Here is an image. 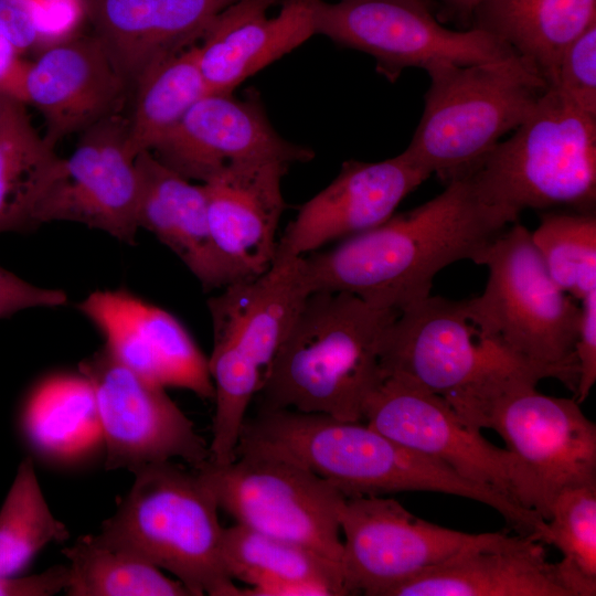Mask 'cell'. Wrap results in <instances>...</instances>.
Here are the masks:
<instances>
[{"label": "cell", "instance_id": "obj_1", "mask_svg": "<svg viewBox=\"0 0 596 596\" xmlns=\"http://www.w3.org/2000/svg\"><path fill=\"white\" fill-rule=\"evenodd\" d=\"M519 214L487 203L468 177L407 212L302 256L309 292H350L401 311L430 295L435 276L465 259L478 263Z\"/></svg>", "mask_w": 596, "mask_h": 596}, {"label": "cell", "instance_id": "obj_2", "mask_svg": "<svg viewBox=\"0 0 596 596\" xmlns=\"http://www.w3.org/2000/svg\"><path fill=\"white\" fill-rule=\"evenodd\" d=\"M240 455H266L298 464L345 498L439 492L487 504L510 528H520L529 519L528 510L504 493L464 478L365 422L294 409H258L245 419L235 449V457Z\"/></svg>", "mask_w": 596, "mask_h": 596}, {"label": "cell", "instance_id": "obj_3", "mask_svg": "<svg viewBox=\"0 0 596 596\" xmlns=\"http://www.w3.org/2000/svg\"><path fill=\"white\" fill-rule=\"evenodd\" d=\"M397 313L350 292H309L264 375L258 409L363 422L385 379L383 342Z\"/></svg>", "mask_w": 596, "mask_h": 596}, {"label": "cell", "instance_id": "obj_4", "mask_svg": "<svg viewBox=\"0 0 596 596\" xmlns=\"http://www.w3.org/2000/svg\"><path fill=\"white\" fill-rule=\"evenodd\" d=\"M131 472L129 492L94 541L168 571L191 596H241L223 561L220 508L198 473L171 460Z\"/></svg>", "mask_w": 596, "mask_h": 596}, {"label": "cell", "instance_id": "obj_5", "mask_svg": "<svg viewBox=\"0 0 596 596\" xmlns=\"http://www.w3.org/2000/svg\"><path fill=\"white\" fill-rule=\"evenodd\" d=\"M421 120L405 153L444 182L466 177L530 115L549 84L518 53L428 68Z\"/></svg>", "mask_w": 596, "mask_h": 596}, {"label": "cell", "instance_id": "obj_6", "mask_svg": "<svg viewBox=\"0 0 596 596\" xmlns=\"http://www.w3.org/2000/svg\"><path fill=\"white\" fill-rule=\"evenodd\" d=\"M513 379L445 396L470 426L497 432L513 456L520 505L545 521L564 489L596 483V425L575 398Z\"/></svg>", "mask_w": 596, "mask_h": 596}, {"label": "cell", "instance_id": "obj_7", "mask_svg": "<svg viewBox=\"0 0 596 596\" xmlns=\"http://www.w3.org/2000/svg\"><path fill=\"white\" fill-rule=\"evenodd\" d=\"M466 177L487 203L519 215L556 206L595 212L596 116L549 86L512 136Z\"/></svg>", "mask_w": 596, "mask_h": 596}, {"label": "cell", "instance_id": "obj_8", "mask_svg": "<svg viewBox=\"0 0 596 596\" xmlns=\"http://www.w3.org/2000/svg\"><path fill=\"white\" fill-rule=\"evenodd\" d=\"M477 264L488 268V279L479 296L464 299L470 320L517 356L555 371L575 394L581 306L554 283L531 232L512 223Z\"/></svg>", "mask_w": 596, "mask_h": 596}, {"label": "cell", "instance_id": "obj_9", "mask_svg": "<svg viewBox=\"0 0 596 596\" xmlns=\"http://www.w3.org/2000/svg\"><path fill=\"white\" fill-rule=\"evenodd\" d=\"M382 365L385 377L443 397L513 379L561 382L555 371L486 337L468 317L464 300L432 295L398 311L384 338Z\"/></svg>", "mask_w": 596, "mask_h": 596}, {"label": "cell", "instance_id": "obj_10", "mask_svg": "<svg viewBox=\"0 0 596 596\" xmlns=\"http://www.w3.org/2000/svg\"><path fill=\"white\" fill-rule=\"evenodd\" d=\"M194 471L236 523L302 545L342 566L340 513L345 497L329 481L266 455H240L225 465L206 460Z\"/></svg>", "mask_w": 596, "mask_h": 596}, {"label": "cell", "instance_id": "obj_11", "mask_svg": "<svg viewBox=\"0 0 596 596\" xmlns=\"http://www.w3.org/2000/svg\"><path fill=\"white\" fill-rule=\"evenodd\" d=\"M316 32L366 53L376 70L395 82L411 67L475 64L505 58L515 52L494 35L472 28L443 26L421 0H318Z\"/></svg>", "mask_w": 596, "mask_h": 596}, {"label": "cell", "instance_id": "obj_12", "mask_svg": "<svg viewBox=\"0 0 596 596\" xmlns=\"http://www.w3.org/2000/svg\"><path fill=\"white\" fill-rule=\"evenodd\" d=\"M103 435L107 470L180 458L200 467L210 449L166 387L121 363L105 345L78 364Z\"/></svg>", "mask_w": 596, "mask_h": 596}, {"label": "cell", "instance_id": "obj_13", "mask_svg": "<svg viewBox=\"0 0 596 596\" xmlns=\"http://www.w3.org/2000/svg\"><path fill=\"white\" fill-rule=\"evenodd\" d=\"M340 530L348 590L366 596H385L402 582L493 535L437 525L383 496L345 498Z\"/></svg>", "mask_w": 596, "mask_h": 596}, {"label": "cell", "instance_id": "obj_14", "mask_svg": "<svg viewBox=\"0 0 596 596\" xmlns=\"http://www.w3.org/2000/svg\"><path fill=\"white\" fill-rule=\"evenodd\" d=\"M363 422L518 503L512 454L468 425L443 396L406 380L386 376L368 400Z\"/></svg>", "mask_w": 596, "mask_h": 596}, {"label": "cell", "instance_id": "obj_15", "mask_svg": "<svg viewBox=\"0 0 596 596\" xmlns=\"http://www.w3.org/2000/svg\"><path fill=\"white\" fill-rule=\"evenodd\" d=\"M127 120L117 115L84 131L40 204L38 223L71 221L135 244L139 177L126 146Z\"/></svg>", "mask_w": 596, "mask_h": 596}, {"label": "cell", "instance_id": "obj_16", "mask_svg": "<svg viewBox=\"0 0 596 596\" xmlns=\"http://www.w3.org/2000/svg\"><path fill=\"white\" fill-rule=\"evenodd\" d=\"M308 295L302 256L275 255L265 273L221 288L207 301L213 327L209 364L263 382Z\"/></svg>", "mask_w": 596, "mask_h": 596}, {"label": "cell", "instance_id": "obj_17", "mask_svg": "<svg viewBox=\"0 0 596 596\" xmlns=\"http://www.w3.org/2000/svg\"><path fill=\"white\" fill-rule=\"evenodd\" d=\"M167 167L201 183L245 161L307 162L313 152L283 138L254 95L207 93L150 150Z\"/></svg>", "mask_w": 596, "mask_h": 596}, {"label": "cell", "instance_id": "obj_18", "mask_svg": "<svg viewBox=\"0 0 596 596\" xmlns=\"http://www.w3.org/2000/svg\"><path fill=\"white\" fill-rule=\"evenodd\" d=\"M429 177L405 151L376 162H343L331 183L300 206L276 255L306 256L382 224Z\"/></svg>", "mask_w": 596, "mask_h": 596}, {"label": "cell", "instance_id": "obj_19", "mask_svg": "<svg viewBox=\"0 0 596 596\" xmlns=\"http://www.w3.org/2000/svg\"><path fill=\"white\" fill-rule=\"evenodd\" d=\"M78 308L131 370L163 387L214 398L207 359L174 316L124 289L94 291Z\"/></svg>", "mask_w": 596, "mask_h": 596}, {"label": "cell", "instance_id": "obj_20", "mask_svg": "<svg viewBox=\"0 0 596 596\" xmlns=\"http://www.w3.org/2000/svg\"><path fill=\"white\" fill-rule=\"evenodd\" d=\"M127 85L104 42L84 38L57 43L25 63L18 98L40 110L43 137L55 147L62 138L116 115Z\"/></svg>", "mask_w": 596, "mask_h": 596}, {"label": "cell", "instance_id": "obj_21", "mask_svg": "<svg viewBox=\"0 0 596 596\" xmlns=\"http://www.w3.org/2000/svg\"><path fill=\"white\" fill-rule=\"evenodd\" d=\"M288 167L279 161L236 162L202 183L213 243L235 281L265 273L274 262Z\"/></svg>", "mask_w": 596, "mask_h": 596}, {"label": "cell", "instance_id": "obj_22", "mask_svg": "<svg viewBox=\"0 0 596 596\" xmlns=\"http://www.w3.org/2000/svg\"><path fill=\"white\" fill-rule=\"evenodd\" d=\"M241 0L221 12L202 35L198 62L209 93L232 94L245 79L294 51L316 32L318 0Z\"/></svg>", "mask_w": 596, "mask_h": 596}, {"label": "cell", "instance_id": "obj_23", "mask_svg": "<svg viewBox=\"0 0 596 596\" xmlns=\"http://www.w3.org/2000/svg\"><path fill=\"white\" fill-rule=\"evenodd\" d=\"M385 596H571L540 541L493 532Z\"/></svg>", "mask_w": 596, "mask_h": 596}, {"label": "cell", "instance_id": "obj_24", "mask_svg": "<svg viewBox=\"0 0 596 596\" xmlns=\"http://www.w3.org/2000/svg\"><path fill=\"white\" fill-rule=\"evenodd\" d=\"M135 164L139 228L168 246L205 290H220L235 281L213 243L202 183H191L148 150L137 155Z\"/></svg>", "mask_w": 596, "mask_h": 596}, {"label": "cell", "instance_id": "obj_25", "mask_svg": "<svg viewBox=\"0 0 596 596\" xmlns=\"http://www.w3.org/2000/svg\"><path fill=\"white\" fill-rule=\"evenodd\" d=\"M223 561L233 581L247 584L241 596L350 595L339 563L240 523L224 528Z\"/></svg>", "mask_w": 596, "mask_h": 596}, {"label": "cell", "instance_id": "obj_26", "mask_svg": "<svg viewBox=\"0 0 596 596\" xmlns=\"http://www.w3.org/2000/svg\"><path fill=\"white\" fill-rule=\"evenodd\" d=\"M472 15L473 28L530 60L550 84L565 49L596 22V0H487Z\"/></svg>", "mask_w": 596, "mask_h": 596}, {"label": "cell", "instance_id": "obj_27", "mask_svg": "<svg viewBox=\"0 0 596 596\" xmlns=\"http://www.w3.org/2000/svg\"><path fill=\"white\" fill-rule=\"evenodd\" d=\"M62 160L34 128L25 103L2 92L0 232H26L40 226L38 211Z\"/></svg>", "mask_w": 596, "mask_h": 596}, {"label": "cell", "instance_id": "obj_28", "mask_svg": "<svg viewBox=\"0 0 596 596\" xmlns=\"http://www.w3.org/2000/svg\"><path fill=\"white\" fill-rule=\"evenodd\" d=\"M138 85L127 120L126 146L132 157L152 148L207 94L198 62V47L179 51L150 66Z\"/></svg>", "mask_w": 596, "mask_h": 596}, {"label": "cell", "instance_id": "obj_29", "mask_svg": "<svg viewBox=\"0 0 596 596\" xmlns=\"http://www.w3.org/2000/svg\"><path fill=\"white\" fill-rule=\"evenodd\" d=\"M63 554L70 561V596H191L178 579L126 553L81 536Z\"/></svg>", "mask_w": 596, "mask_h": 596}, {"label": "cell", "instance_id": "obj_30", "mask_svg": "<svg viewBox=\"0 0 596 596\" xmlns=\"http://www.w3.org/2000/svg\"><path fill=\"white\" fill-rule=\"evenodd\" d=\"M67 538L43 496L33 460L24 458L0 509V576L19 575L47 543Z\"/></svg>", "mask_w": 596, "mask_h": 596}, {"label": "cell", "instance_id": "obj_31", "mask_svg": "<svg viewBox=\"0 0 596 596\" xmlns=\"http://www.w3.org/2000/svg\"><path fill=\"white\" fill-rule=\"evenodd\" d=\"M546 542L563 557L555 563L571 596L596 595V483L564 489L546 520Z\"/></svg>", "mask_w": 596, "mask_h": 596}, {"label": "cell", "instance_id": "obj_32", "mask_svg": "<svg viewBox=\"0 0 596 596\" xmlns=\"http://www.w3.org/2000/svg\"><path fill=\"white\" fill-rule=\"evenodd\" d=\"M531 237L563 291L581 301L596 290L595 212H544Z\"/></svg>", "mask_w": 596, "mask_h": 596}, {"label": "cell", "instance_id": "obj_33", "mask_svg": "<svg viewBox=\"0 0 596 596\" xmlns=\"http://www.w3.org/2000/svg\"><path fill=\"white\" fill-rule=\"evenodd\" d=\"M549 86L581 110L596 116V22L565 49Z\"/></svg>", "mask_w": 596, "mask_h": 596}, {"label": "cell", "instance_id": "obj_34", "mask_svg": "<svg viewBox=\"0 0 596 596\" xmlns=\"http://www.w3.org/2000/svg\"><path fill=\"white\" fill-rule=\"evenodd\" d=\"M574 354L578 366L575 400L582 404L596 382V290L581 300Z\"/></svg>", "mask_w": 596, "mask_h": 596}, {"label": "cell", "instance_id": "obj_35", "mask_svg": "<svg viewBox=\"0 0 596 596\" xmlns=\"http://www.w3.org/2000/svg\"><path fill=\"white\" fill-rule=\"evenodd\" d=\"M67 301L60 289L38 287L0 266V319L36 307H58Z\"/></svg>", "mask_w": 596, "mask_h": 596}, {"label": "cell", "instance_id": "obj_36", "mask_svg": "<svg viewBox=\"0 0 596 596\" xmlns=\"http://www.w3.org/2000/svg\"><path fill=\"white\" fill-rule=\"evenodd\" d=\"M0 32L19 54L39 45L34 0H0Z\"/></svg>", "mask_w": 596, "mask_h": 596}, {"label": "cell", "instance_id": "obj_37", "mask_svg": "<svg viewBox=\"0 0 596 596\" xmlns=\"http://www.w3.org/2000/svg\"><path fill=\"white\" fill-rule=\"evenodd\" d=\"M68 566L55 565L29 576H0V596H51L65 590Z\"/></svg>", "mask_w": 596, "mask_h": 596}, {"label": "cell", "instance_id": "obj_38", "mask_svg": "<svg viewBox=\"0 0 596 596\" xmlns=\"http://www.w3.org/2000/svg\"><path fill=\"white\" fill-rule=\"evenodd\" d=\"M41 43L57 40L72 31L81 15L78 0H34Z\"/></svg>", "mask_w": 596, "mask_h": 596}, {"label": "cell", "instance_id": "obj_39", "mask_svg": "<svg viewBox=\"0 0 596 596\" xmlns=\"http://www.w3.org/2000/svg\"><path fill=\"white\" fill-rule=\"evenodd\" d=\"M0 32V91L18 98L25 62Z\"/></svg>", "mask_w": 596, "mask_h": 596}, {"label": "cell", "instance_id": "obj_40", "mask_svg": "<svg viewBox=\"0 0 596 596\" xmlns=\"http://www.w3.org/2000/svg\"><path fill=\"white\" fill-rule=\"evenodd\" d=\"M447 9L459 15L470 17L477 7L487 0H438Z\"/></svg>", "mask_w": 596, "mask_h": 596}, {"label": "cell", "instance_id": "obj_41", "mask_svg": "<svg viewBox=\"0 0 596 596\" xmlns=\"http://www.w3.org/2000/svg\"><path fill=\"white\" fill-rule=\"evenodd\" d=\"M421 1H423V2H425V3H427V4H428V2H429V0H421Z\"/></svg>", "mask_w": 596, "mask_h": 596}, {"label": "cell", "instance_id": "obj_42", "mask_svg": "<svg viewBox=\"0 0 596 596\" xmlns=\"http://www.w3.org/2000/svg\"><path fill=\"white\" fill-rule=\"evenodd\" d=\"M1 93H2V91H0V96H1Z\"/></svg>", "mask_w": 596, "mask_h": 596}]
</instances>
